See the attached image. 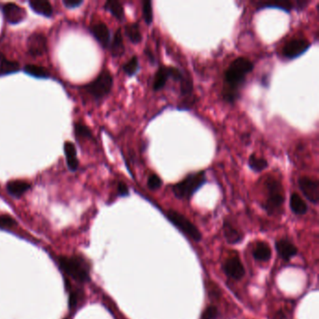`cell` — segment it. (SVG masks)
I'll return each mask as SVG.
<instances>
[{"label": "cell", "mask_w": 319, "mask_h": 319, "mask_svg": "<svg viewBox=\"0 0 319 319\" xmlns=\"http://www.w3.org/2000/svg\"><path fill=\"white\" fill-rule=\"evenodd\" d=\"M29 6L37 14H42L46 17H51L54 12L51 3L46 0H32L29 2Z\"/></svg>", "instance_id": "19"}, {"label": "cell", "mask_w": 319, "mask_h": 319, "mask_svg": "<svg viewBox=\"0 0 319 319\" xmlns=\"http://www.w3.org/2000/svg\"><path fill=\"white\" fill-rule=\"evenodd\" d=\"M174 67L161 66L155 73L153 79V90L160 91L166 85L167 82L170 78H172Z\"/></svg>", "instance_id": "15"}, {"label": "cell", "mask_w": 319, "mask_h": 319, "mask_svg": "<svg viewBox=\"0 0 319 319\" xmlns=\"http://www.w3.org/2000/svg\"><path fill=\"white\" fill-rule=\"evenodd\" d=\"M276 249L279 256L285 261L290 260L298 253V248L291 242L285 239H281L276 242Z\"/></svg>", "instance_id": "14"}, {"label": "cell", "mask_w": 319, "mask_h": 319, "mask_svg": "<svg viewBox=\"0 0 319 319\" xmlns=\"http://www.w3.org/2000/svg\"><path fill=\"white\" fill-rule=\"evenodd\" d=\"M139 70V59L137 56H133L123 66V70L128 76L135 75Z\"/></svg>", "instance_id": "28"}, {"label": "cell", "mask_w": 319, "mask_h": 319, "mask_svg": "<svg viewBox=\"0 0 319 319\" xmlns=\"http://www.w3.org/2000/svg\"><path fill=\"white\" fill-rule=\"evenodd\" d=\"M92 34L96 38L97 42L100 43L102 47H108L111 41V34L108 27L103 23H98L91 28Z\"/></svg>", "instance_id": "13"}, {"label": "cell", "mask_w": 319, "mask_h": 319, "mask_svg": "<svg viewBox=\"0 0 319 319\" xmlns=\"http://www.w3.org/2000/svg\"><path fill=\"white\" fill-rule=\"evenodd\" d=\"M3 14L9 24L15 25L21 23L26 18L27 13L20 6L14 3H8L3 7Z\"/></svg>", "instance_id": "12"}, {"label": "cell", "mask_w": 319, "mask_h": 319, "mask_svg": "<svg viewBox=\"0 0 319 319\" xmlns=\"http://www.w3.org/2000/svg\"><path fill=\"white\" fill-rule=\"evenodd\" d=\"M111 55L114 57L121 56L125 53V45H124V39L122 35V30L119 28L115 32L113 41L111 42Z\"/></svg>", "instance_id": "21"}, {"label": "cell", "mask_w": 319, "mask_h": 319, "mask_svg": "<svg viewBox=\"0 0 319 319\" xmlns=\"http://www.w3.org/2000/svg\"><path fill=\"white\" fill-rule=\"evenodd\" d=\"M25 71L30 76L36 77V78H49L48 70L45 68L41 66H36V65H27L25 67Z\"/></svg>", "instance_id": "26"}, {"label": "cell", "mask_w": 319, "mask_h": 319, "mask_svg": "<svg viewBox=\"0 0 319 319\" xmlns=\"http://www.w3.org/2000/svg\"><path fill=\"white\" fill-rule=\"evenodd\" d=\"M225 273L231 279L241 280L245 274V270L241 259L238 257H229L224 264Z\"/></svg>", "instance_id": "11"}, {"label": "cell", "mask_w": 319, "mask_h": 319, "mask_svg": "<svg viewBox=\"0 0 319 319\" xmlns=\"http://www.w3.org/2000/svg\"><path fill=\"white\" fill-rule=\"evenodd\" d=\"M16 225V221L12 216L7 215H0V229H10Z\"/></svg>", "instance_id": "33"}, {"label": "cell", "mask_w": 319, "mask_h": 319, "mask_svg": "<svg viewBox=\"0 0 319 319\" xmlns=\"http://www.w3.org/2000/svg\"><path fill=\"white\" fill-rule=\"evenodd\" d=\"M253 70L254 64L246 57H238L230 63L225 72L222 91L223 98L227 102L233 103L236 101L246 77Z\"/></svg>", "instance_id": "1"}, {"label": "cell", "mask_w": 319, "mask_h": 319, "mask_svg": "<svg viewBox=\"0 0 319 319\" xmlns=\"http://www.w3.org/2000/svg\"><path fill=\"white\" fill-rule=\"evenodd\" d=\"M113 79L111 72L108 70H103L99 75L90 83L84 86V89L96 99H101L106 97L112 88Z\"/></svg>", "instance_id": "5"}, {"label": "cell", "mask_w": 319, "mask_h": 319, "mask_svg": "<svg viewBox=\"0 0 319 319\" xmlns=\"http://www.w3.org/2000/svg\"><path fill=\"white\" fill-rule=\"evenodd\" d=\"M167 218L170 222L174 224V226L182 231L184 234L189 237L190 239L194 240L195 242H200L201 240V233L194 224L190 222L186 216L176 212L174 210H168L166 212Z\"/></svg>", "instance_id": "6"}, {"label": "cell", "mask_w": 319, "mask_h": 319, "mask_svg": "<svg viewBox=\"0 0 319 319\" xmlns=\"http://www.w3.org/2000/svg\"><path fill=\"white\" fill-rule=\"evenodd\" d=\"M64 152L69 169L71 172H75L79 166L75 145L70 141H66L64 144Z\"/></svg>", "instance_id": "16"}, {"label": "cell", "mask_w": 319, "mask_h": 319, "mask_svg": "<svg viewBox=\"0 0 319 319\" xmlns=\"http://www.w3.org/2000/svg\"><path fill=\"white\" fill-rule=\"evenodd\" d=\"M58 261L61 270L75 281L81 283L89 281L90 268L83 257H60Z\"/></svg>", "instance_id": "3"}, {"label": "cell", "mask_w": 319, "mask_h": 319, "mask_svg": "<svg viewBox=\"0 0 319 319\" xmlns=\"http://www.w3.org/2000/svg\"><path fill=\"white\" fill-rule=\"evenodd\" d=\"M145 54L146 56L149 57V59H150V61H151V62H154V57H153V55H152V52H151L149 49H148V50H145Z\"/></svg>", "instance_id": "38"}, {"label": "cell", "mask_w": 319, "mask_h": 319, "mask_svg": "<svg viewBox=\"0 0 319 319\" xmlns=\"http://www.w3.org/2000/svg\"><path fill=\"white\" fill-rule=\"evenodd\" d=\"M253 256L258 261H268L271 257L270 245L265 242L257 243L253 251Z\"/></svg>", "instance_id": "20"}, {"label": "cell", "mask_w": 319, "mask_h": 319, "mask_svg": "<svg viewBox=\"0 0 319 319\" xmlns=\"http://www.w3.org/2000/svg\"><path fill=\"white\" fill-rule=\"evenodd\" d=\"M125 35L133 44H138L142 41V35L140 32L139 23H133L125 26Z\"/></svg>", "instance_id": "23"}, {"label": "cell", "mask_w": 319, "mask_h": 319, "mask_svg": "<svg viewBox=\"0 0 319 319\" xmlns=\"http://www.w3.org/2000/svg\"><path fill=\"white\" fill-rule=\"evenodd\" d=\"M18 70H19V64L18 63L8 60L4 57L0 60V75L14 73Z\"/></svg>", "instance_id": "27"}, {"label": "cell", "mask_w": 319, "mask_h": 319, "mask_svg": "<svg viewBox=\"0 0 319 319\" xmlns=\"http://www.w3.org/2000/svg\"><path fill=\"white\" fill-rule=\"evenodd\" d=\"M27 45L28 53L31 56H42L47 52V40L42 33L35 32L29 36Z\"/></svg>", "instance_id": "10"}, {"label": "cell", "mask_w": 319, "mask_h": 319, "mask_svg": "<svg viewBox=\"0 0 319 319\" xmlns=\"http://www.w3.org/2000/svg\"><path fill=\"white\" fill-rule=\"evenodd\" d=\"M290 208L294 214L298 215H305L308 211V206L305 201L298 193H293L290 197Z\"/></svg>", "instance_id": "22"}, {"label": "cell", "mask_w": 319, "mask_h": 319, "mask_svg": "<svg viewBox=\"0 0 319 319\" xmlns=\"http://www.w3.org/2000/svg\"><path fill=\"white\" fill-rule=\"evenodd\" d=\"M309 4V1L297 0V1H258L257 3V10L261 9H280L285 12H290L292 10H303Z\"/></svg>", "instance_id": "9"}, {"label": "cell", "mask_w": 319, "mask_h": 319, "mask_svg": "<svg viewBox=\"0 0 319 319\" xmlns=\"http://www.w3.org/2000/svg\"><path fill=\"white\" fill-rule=\"evenodd\" d=\"M83 293L80 291H73L70 293V299H69V304H70V309L76 307L79 299L82 297Z\"/></svg>", "instance_id": "35"}, {"label": "cell", "mask_w": 319, "mask_h": 319, "mask_svg": "<svg viewBox=\"0 0 319 319\" xmlns=\"http://www.w3.org/2000/svg\"><path fill=\"white\" fill-rule=\"evenodd\" d=\"M117 192H118L119 196H122V197H125L129 194V190H128L127 186L123 182H119L118 186H117Z\"/></svg>", "instance_id": "36"}, {"label": "cell", "mask_w": 319, "mask_h": 319, "mask_svg": "<svg viewBox=\"0 0 319 319\" xmlns=\"http://www.w3.org/2000/svg\"><path fill=\"white\" fill-rule=\"evenodd\" d=\"M218 317V310L215 306H209L201 315V319H217Z\"/></svg>", "instance_id": "34"}, {"label": "cell", "mask_w": 319, "mask_h": 319, "mask_svg": "<svg viewBox=\"0 0 319 319\" xmlns=\"http://www.w3.org/2000/svg\"><path fill=\"white\" fill-rule=\"evenodd\" d=\"M310 47L311 43L306 39H294L285 43L282 54L286 59L292 60L305 54Z\"/></svg>", "instance_id": "7"}, {"label": "cell", "mask_w": 319, "mask_h": 319, "mask_svg": "<svg viewBox=\"0 0 319 319\" xmlns=\"http://www.w3.org/2000/svg\"><path fill=\"white\" fill-rule=\"evenodd\" d=\"M74 130L78 136L84 137V138H89V139L92 138V132L86 125L77 123L74 125Z\"/></svg>", "instance_id": "32"}, {"label": "cell", "mask_w": 319, "mask_h": 319, "mask_svg": "<svg viewBox=\"0 0 319 319\" xmlns=\"http://www.w3.org/2000/svg\"><path fill=\"white\" fill-rule=\"evenodd\" d=\"M63 4L67 8H76L83 4V0H63Z\"/></svg>", "instance_id": "37"}, {"label": "cell", "mask_w": 319, "mask_h": 319, "mask_svg": "<svg viewBox=\"0 0 319 319\" xmlns=\"http://www.w3.org/2000/svg\"><path fill=\"white\" fill-rule=\"evenodd\" d=\"M265 187L267 189V200L264 208L269 215L277 214L284 205L285 199L283 185L274 176H268L265 181Z\"/></svg>", "instance_id": "2"}, {"label": "cell", "mask_w": 319, "mask_h": 319, "mask_svg": "<svg viewBox=\"0 0 319 319\" xmlns=\"http://www.w3.org/2000/svg\"><path fill=\"white\" fill-rule=\"evenodd\" d=\"M104 8L105 10L110 12L116 19H118L120 21L124 20V18H125L124 8H123V5L119 1L109 0V1L106 2Z\"/></svg>", "instance_id": "24"}, {"label": "cell", "mask_w": 319, "mask_h": 319, "mask_svg": "<svg viewBox=\"0 0 319 319\" xmlns=\"http://www.w3.org/2000/svg\"><path fill=\"white\" fill-rule=\"evenodd\" d=\"M206 182V174L203 171L189 174L174 185L173 192L174 196L180 200H189Z\"/></svg>", "instance_id": "4"}, {"label": "cell", "mask_w": 319, "mask_h": 319, "mask_svg": "<svg viewBox=\"0 0 319 319\" xmlns=\"http://www.w3.org/2000/svg\"><path fill=\"white\" fill-rule=\"evenodd\" d=\"M180 83L182 96L186 98L190 97L193 93V83L190 76H184Z\"/></svg>", "instance_id": "29"}, {"label": "cell", "mask_w": 319, "mask_h": 319, "mask_svg": "<svg viewBox=\"0 0 319 319\" xmlns=\"http://www.w3.org/2000/svg\"><path fill=\"white\" fill-rule=\"evenodd\" d=\"M298 188L303 196L313 204H317L319 201V182L308 176L299 177Z\"/></svg>", "instance_id": "8"}, {"label": "cell", "mask_w": 319, "mask_h": 319, "mask_svg": "<svg viewBox=\"0 0 319 319\" xmlns=\"http://www.w3.org/2000/svg\"><path fill=\"white\" fill-rule=\"evenodd\" d=\"M31 188V185L25 181H11L7 184V191L14 197L20 198Z\"/></svg>", "instance_id": "17"}, {"label": "cell", "mask_w": 319, "mask_h": 319, "mask_svg": "<svg viewBox=\"0 0 319 319\" xmlns=\"http://www.w3.org/2000/svg\"><path fill=\"white\" fill-rule=\"evenodd\" d=\"M162 186V180L157 174H151L147 181V187L151 190H157Z\"/></svg>", "instance_id": "31"}, {"label": "cell", "mask_w": 319, "mask_h": 319, "mask_svg": "<svg viewBox=\"0 0 319 319\" xmlns=\"http://www.w3.org/2000/svg\"><path fill=\"white\" fill-rule=\"evenodd\" d=\"M142 14L146 25H151L153 19V7L151 1L145 0L142 2Z\"/></svg>", "instance_id": "30"}, {"label": "cell", "mask_w": 319, "mask_h": 319, "mask_svg": "<svg viewBox=\"0 0 319 319\" xmlns=\"http://www.w3.org/2000/svg\"><path fill=\"white\" fill-rule=\"evenodd\" d=\"M248 165L253 172L261 173L268 168L269 163L263 157L257 156L256 153H252L249 156V160H248Z\"/></svg>", "instance_id": "25"}, {"label": "cell", "mask_w": 319, "mask_h": 319, "mask_svg": "<svg viewBox=\"0 0 319 319\" xmlns=\"http://www.w3.org/2000/svg\"><path fill=\"white\" fill-rule=\"evenodd\" d=\"M223 232H224L226 240L230 244H235V243H239L243 239V233L239 229H236L231 223L228 222V221L224 223Z\"/></svg>", "instance_id": "18"}]
</instances>
